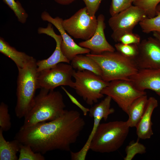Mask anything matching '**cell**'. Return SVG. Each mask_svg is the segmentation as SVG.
<instances>
[{
  "instance_id": "cell-1",
  "label": "cell",
  "mask_w": 160,
  "mask_h": 160,
  "mask_svg": "<svg viewBox=\"0 0 160 160\" xmlns=\"http://www.w3.org/2000/svg\"><path fill=\"white\" fill-rule=\"evenodd\" d=\"M85 124L79 112L66 110L55 120L20 129L14 139L22 144L29 145L35 152L42 154L55 150L69 151Z\"/></svg>"
},
{
  "instance_id": "cell-2",
  "label": "cell",
  "mask_w": 160,
  "mask_h": 160,
  "mask_svg": "<svg viewBox=\"0 0 160 160\" xmlns=\"http://www.w3.org/2000/svg\"><path fill=\"white\" fill-rule=\"evenodd\" d=\"M65 107L63 96L59 91L41 89L35 96L31 108L24 117L20 129L55 120L64 113Z\"/></svg>"
},
{
  "instance_id": "cell-3",
  "label": "cell",
  "mask_w": 160,
  "mask_h": 160,
  "mask_svg": "<svg viewBox=\"0 0 160 160\" xmlns=\"http://www.w3.org/2000/svg\"><path fill=\"white\" fill-rule=\"evenodd\" d=\"M86 55L98 64L102 70V78L108 82L117 80L129 81V77L139 70L134 59L126 57L117 51Z\"/></svg>"
},
{
  "instance_id": "cell-4",
  "label": "cell",
  "mask_w": 160,
  "mask_h": 160,
  "mask_svg": "<svg viewBox=\"0 0 160 160\" xmlns=\"http://www.w3.org/2000/svg\"><path fill=\"white\" fill-rule=\"evenodd\" d=\"M37 61L33 58L23 68H17V103L15 113L19 119L24 118L33 105L38 89Z\"/></svg>"
},
{
  "instance_id": "cell-5",
  "label": "cell",
  "mask_w": 160,
  "mask_h": 160,
  "mask_svg": "<svg viewBox=\"0 0 160 160\" xmlns=\"http://www.w3.org/2000/svg\"><path fill=\"white\" fill-rule=\"evenodd\" d=\"M129 128L127 121L100 123L92 139L90 150L101 153L117 151L125 140Z\"/></svg>"
},
{
  "instance_id": "cell-6",
  "label": "cell",
  "mask_w": 160,
  "mask_h": 160,
  "mask_svg": "<svg viewBox=\"0 0 160 160\" xmlns=\"http://www.w3.org/2000/svg\"><path fill=\"white\" fill-rule=\"evenodd\" d=\"M73 77L75 79L73 89L76 93L90 105L104 96L102 91L109 83L101 76L87 70H74Z\"/></svg>"
},
{
  "instance_id": "cell-7",
  "label": "cell",
  "mask_w": 160,
  "mask_h": 160,
  "mask_svg": "<svg viewBox=\"0 0 160 160\" xmlns=\"http://www.w3.org/2000/svg\"><path fill=\"white\" fill-rule=\"evenodd\" d=\"M62 25L65 31L74 38L85 41L94 34L97 21L95 15H91L85 7L69 18L63 20Z\"/></svg>"
},
{
  "instance_id": "cell-8",
  "label": "cell",
  "mask_w": 160,
  "mask_h": 160,
  "mask_svg": "<svg viewBox=\"0 0 160 160\" xmlns=\"http://www.w3.org/2000/svg\"><path fill=\"white\" fill-rule=\"evenodd\" d=\"M147 17L145 11L138 7L132 5L111 17L108 25L113 31L111 37L116 42L124 34L133 32L135 26Z\"/></svg>"
},
{
  "instance_id": "cell-9",
  "label": "cell",
  "mask_w": 160,
  "mask_h": 160,
  "mask_svg": "<svg viewBox=\"0 0 160 160\" xmlns=\"http://www.w3.org/2000/svg\"><path fill=\"white\" fill-rule=\"evenodd\" d=\"M61 63L49 69L38 72V89L53 90L63 86L73 88L74 82L72 80L74 70L71 65Z\"/></svg>"
},
{
  "instance_id": "cell-10",
  "label": "cell",
  "mask_w": 160,
  "mask_h": 160,
  "mask_svg": "<svg viewBox=\"0 0 160 160\" xmlns=\"http://www.w3.org/2000/svg\"><path fill=\"white\" fill-rule=\"evenodd\" d=\"M101 93L110 97L126 114L132 103L139 97L146 94L137 89L129 80H117L109 82Z\"/></svg>"
},
{
  "instance_id": "cell-11",
  "label": "cell",
  "mask_w": 160,
  "mask_h": 160,
  "mask_svg": "<svg viewBox=\"0 0 160 160\" xmlns=\"http://www.w3.org/2000/svg\"><path fill=\"white\" fill-rule=\"evenodd\" d=\"M112 99L109 96H107L99 103L92 106L88 113L89 115L94 119V123L92 131L85 144L79 151H70L71 157L72 160H85L87 153L90 150L92 139L100 124L103 119L106 121L110 115L115 112L114 109L111 107Z\"/></svg>"
},
{
  "instance_id": "cell-12",
  "label": "cell",
  "mask_w": 160,
  "mask_h": 160,
  "mask_svg": "<svg viewBox=\"0 0 160 160\" xmlns=\"http://www.w3.org/2000/svg\"><path fill=\"white\" fill-rule=\"evenodd\" d=\"M138 54L134 59L139 69H160V41L150 37L138 44Z\"/></svg>"
},
{
  "instance_id": "cell-13",
  "label": "cell",
  "mask_w": 160,
  "mask_h": 160,
  "mask_svg": "<svg viewBox=\"0 0 160 160\" xmlns=\"http://www.w3.org/2000/svg\"><path fill=\"white\" fill-rule=\"evenodd\" d=\"M41 16L43 21L51 23L59 31L63 39L60 45L61 50L70 61L77 55L87 54L91 52L89 49L81 47L75 43L63 28L62 25L63 20L62 18L58 16L53 17L46 11L41 13Z\"/></svg>"
},
{
  "instance_id": "cell-14",
  "label": "cell",
  "mask_w": 160,
  "mask_h": 160,
  "mask_svg": "<svg viewBox=\"0 0 160 160\" xmlns=\"http://www.w3.org/2000/svg\"><path fill=\"white\" fill-rule=\"evenodd\" d=\"M52 25L49 23L46 28L40 27L38 29L39 34H44L50 36L55 40L56 43L55 49L49 57L46 59L37 61L38 72L50 68L60 63H70V61L64 56L61 49L62 37L60 35H58L55 33Z\"/></svg>"
},
{
  "instance_id": "cell-15",
  "label": "cell",
  "mask_w": 160,
  "mask_h": 160,
  "mask_svg": "<svg viewBox=\"0 0 160 160\" xmlns=\"http://www.w3.org/2000/svg\"><path fill=\"white\" fill-rule=\"evenodd\" d=\"M97 25L93 36L89 39L80 42L79 45L90 50L91 53L98 54L105 51L114 52L115 48L107 41L105 35L104 16L101 14L97 18Z\"/></svg>"
},
{
  "instance_id": "cell-16",
  "label": "cell",
  "mask_w": 160,
  "mask_h": 160,
  "mask_svg": "<svg viewBox=\"0 0 160 160\" xmlns=\"http://www.w3.org/2000/svg\"><path fill=\"white\" fill-rule=\"evenodd\" d=\"M129 80L137 90L145 91L150 89L160 97V69H139Z\"/></svg>"
},
{
  "instance_id": "cell-17",
  "label": "cell",
  "mask_w": 160,
  "mask_h": 160,
  "mask_svg": "<svg viewBox=\"0 0 160 160\" xmlns=\"http://www.w3.org/2000/svg\"><path fill=\"white\" fill-rule=\"evenodd\" d=\"M158 106V101L155 98L150 97L148 99L144 113L136 127L138 138L149 139L153 135L151 116L153 110Z\"/></svg>"
},
{
  "instance_id": "cell-18",
  "label": "cell",
  "mask_w": 160,
  "mask_h": 160,
  "mask_svg": "<svg viewBox=\"0 0 160 160\" xmlns=\"http://www.w3.org/2000/svg\"><path fill=\"white\" fill-rule=\"evenodd\" d=\"M0 52L11 59L17 68H23L33 57L17 51L2 37H0Z\"/></svg>"
},
{
  "instance_id": "cell-19",
  "label": "cell",
  "mask_w": 160,
  "mask_h": 160,
  "mask_svg": "<svg viewBox=\"0 0 160 160\" xmlns=\"http://www.w3.org/2000/svg\"><path fill=\"white\" fill-rule=\"evenodd\" d=\"M147 95H142L136 99L129 106L127 121L130 127H136L142 116L148 101Z\"/></svg>"
},
{
  "instance_id": "cell-20",
  "label": "cell",
  "mask_w": 160,
  "mask_h": 160,
  "mask_svg": "<svg viewBox=\"0 0 160 160\" xmlns=\"http://www.w3.org/2000/svg\"><path fill=\"white\" fill-rule=\"evenodd\" d=\"M3 132L0 129V160H18L17 154L19 151L21 143L15 139L10 141H7Z\"/></svg>"
},
{
  "instance_id": "cell-21",
  "label": "cell",
  "mask_w": 160,
  "mask_h": 160,
  "mask_svg": "<svg viewBox=\"0 0 160 160\" xmlns=\"http://www.w3.org/2000/svg\"><path fill=\"white\" fill-rule=\"evenodd\" d=\"M71 61L72 67L77 71L87 70L101 76L102 72L99 65L94 60L86 55H77Z\"/></svg>"
},
{
  "instance_id": "cell-22",
  "label": "cell",
  "mask_w": 160,
  "mask_h": 160,
  "mask_svg": "<svg viewBox=\"0 0 160 160\" xmlns=\"http://www.w3.org/2000/svg\"><path fill=\"white\" fill-rule=\"evenodd\" d=\"M143 32L148 33L156 31L160 33V12H156L155 16L152 18L147 17L139 23Z\"/></svg>"
},
{
  "instance_id": "cell-23",
  "label": "cell",
  "mask_w": 160,
  "mask_h": 160,
  "mask_svg": "<svg viewBox=\"0 0 160 160\" xmlns=\"http://www.w3.org/2000/svg\"><path fill=\"white\" fill-rule=\"evenodd\" d=\"M160 3V0H136L132 3L143 10L147 17L152 18L156 16V7Z\"/></svg>"
},
{
  "instance_id": "cell-24",
  "label": "cell",
  "mask_w": 160,
  "mask_h": 160,
  "mask_svg": "<svg viewBox=\"0 0 160 160\" xmlns=\"http://www.w3.org/2000/svg\"><path fill=\"white\" fill-rule=\"evenodd\" d=\"M2 1L12 10L19 22L22 24L26 23L28 17V15L18 1Z\"/></svg>"
},
{
  "instance_id": "cell-25",
  "label": "cell",
  "mask_w": 160,
  "mask_h": 160,
  "mask_svg": "<svg viewBox=\"0 0 160 160\" xmlns=\"http://www.w3.org/2000/svg\"><path fill=\"white\" fill-rule=\"evenodd\" d=\"M18 160H44L41 153L35 152L30 146L21 143Z\"/></svg>"
},
{
  "instance_id": "cell-26",
  "label": "cell",
  "mask_w": 160,
  "mask_h": 160,
  "mask_svg": "<svg viewBox=\"0 0 160 160\" xmlns=\"http://www.w3.org/2000/svg\"><path fill=\"white\" fill-rule=\"evenodd\" d=\"M114 46L117 52L127 57L134 59L138 54L137 44H125L119 42L115 44Z\"/></svg>"
},
{
  "instance_id": "cell-27",
  "label": "cell",
  "mask_w": 160,
  "mask_h": 160,
  "mask_svg": "<svg viewBox=\"0 0 160 160\" xmlns=\"http://www.w3.org/2000/svg\"><path fill=\"white\" fill-rule=\"evenodd\" d=\"M146 152L145 146L139 143L138 141H132L126 147V156L124 158V160H131L137 154H143Z\"/></svg>"
},
{
  "instance_id": "cell-28",
  "label": "cell",
  "mask_w": 160,
  "mask_h": 160,
  "mask_svg": "<svg viewBox=\"0 0 160 160\" xmlns=\"http://www.w3.org/2000/svg\"><path fill=\"white\" fill-rule=\"evenodd\" d=\"M12 126L8 105L3 102L0 104V129L3 132L9 131Z\"/></svg>"
},
{
  "instance_id": "cell-29",
  "label": "cell",
  "mask_w": 160,
  "mask_h": 160,
  "mask_svg": "<svg viewBox=\"0 0 160 160\" xmlns=\"http://www.w3.org/2000/svg\"><path fill=\"white\" fill-rule=\"evenodd\" d=\"M132 0H111L109 12L111 16L132 6Z\"/></svg>"
},
{
  "instance_id": "cell-30",
  "label": "cell",
  "mask_w": 160,
  "mask_h": 160,
  "mask_svg": "<svg viewBox=\"0 0 160 160\" xmlns=\"http://www.w3.org/2000/svg\"><path fill=\"white\" fill-rule=\"evenodd\" d=\"M118 42L125 44H138L140 42V38L137 34L133 32L124 34L118 39Z\"/></svg>"
},
{
  "instance_id": "cell-31",
  "label": "cell",
  "mask_w": 160,
  "mask_h": 160,
  "mask_svg": "<svg viewBox=\"0 0 160 160\" xmlns=\"http://www.w3.org/2000/svg\"><path fill=\"white\" fill-rule=\"evenodd\" d=\"M89 13L92 16L95 15L102 0H83Z\"/></svg>"
},
{
  "instance_id": "cell-32",
  "label": "cell",
  "mask_w": 160,
  "mask_h": 160,
  "mask_svg": "<svg viewBox=\"0 0 160 160\" xmlns=\"http://www.w3.org/2000/svg\"><path fill=\"white\" fill-rule=\"evenodd\" d=\"M62 89L65 92L69 98L72 103L75 105L79 108L82 111L84 116H86L88 113L89 109L87 108L82 105L78 100L71 94L65 87L61 86Z\"/></svg>"
},
{
  "instance_id": "cell-33",
  "label": "cell",
  "mask_w": 160,
  "mask_h": 160,
  "mask_svg": "<svg viewBox=\"0 0 160 160\" xmlns=\"http://www.w3.org/2000/svg\"><path fill=\"white\" fill-rule=\"evenodd\" d=\"M76 0H54L57 3L63 5L69 4Z\"/></svg>"
},
{
  "instance_id": "cell-34",
  "label": "cell",
  "mask_w": 160,
  "mask_h": 160,
  "mask_svg": "<svg viewBox=\"0 0 160 160\" xmlns=\"http://www.w3.org/2000/svg\"><path fill=\"white\" fill-rule=\"evenodd\" d=\"M153 36L154 37L160 41V33L156 31H153Z\"/></svg>"
},
{
  "instance_id": "cell-35",
  "label": "cell",
  "mask_w": 160,
  "mask_h": 160,
  "mask_svg": "<svg viewBox=\"0 0 160 160\" xmlns=\"http://www.w3.org/2000/svg\"><path fill=\"white\" fill-rule=\"evenodd\" d=\"M156 11L160 12V3H159L157 6L156 7Z\"/></svg>"
},
{
  "instance_id": "cell-36",
  "label": "cell",
  "mask_w": 160,
  "mask_h": 160,
  "mask_svg": "<svg viewBox=\"0 0 160 160\" xmlns=\"http://www.w3.org/2000/svg\"><path fill=\"white\" fill-rule=\"evenodd\" d=\"M136 0H132V2H133L134 1H135Z\"/></svg>"
}]
</instances>
